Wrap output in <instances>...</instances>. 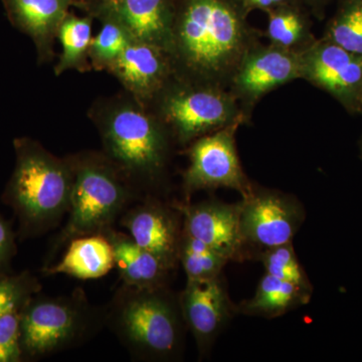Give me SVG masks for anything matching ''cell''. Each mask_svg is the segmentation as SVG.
<instances>
[{
	"label": "cell",
	"mask_w": 362,
	"mask_h": 362,
	"mask_svg": "<svg viewBox=\"0 0 362 362\" xmlns=\"http://www.w3.org/2000/svg\"><path fill=\"white\" fill-rule=\"evenodd\" d=\"M245 42L242 23L221 0H183L173 11L169 54L177 78L209 85L237 63Z\"/></svg>",
	"instance_id": "cell-1"
},
{
	"label": "cell",
	"mask_w": 362,
	"mask_h": 362,
	"mask_svg": "<svg viewBox=\"0 0 362 362\" xmlns=\"http://www.w3.org/2000/svg\"><path fill=\"white\" fill-rule=\"evenodd\" d=\"M88 117L99 132L102 152L136 189L160 175L169 133L147 107L123 90L96 100Z\"/></svg>",
	"instance_id": "cell-2"
},
{
	"label": "cell",
	"mask_w": 362,
	"mask_h": 362,
	"mask_svg": "<svg viewBox=\"0 0 362 362\" xmlns=\"http://www.w3.org/2000/svg\"><path fill=\"white\" fill-rule=\"evenodd\" d=\"M16 166L4 199L13 207L25 235L56 228L70 207L73 171L68 156H54L37 140H13Z\"/></svg>",
	"instance_id": "cell-3"
},
{
	"label": "cell",
	"mask_w": 362,
	"mask_h": 362,
	"mask_svg": "<svg viewBox=\"0 0 362 362\" xmlns=\"http://www.w3.org/2000/svg\"><path fill=\"white\" fill-rule=\"evenodd\" d=\"M68 158L73 171L68 220L52 243L51 257L73 240L108 232L137 197V189L103 152Z\"/></svg>",
	"instance_id": "cell-4"
},
{
	"label": "cell",
	"mask_w": 362,
	"mask_h": 362,
	"mask_svg": "<svg viewBox=\"0 0 362 362\" xmlns=\"http://www.w3.org/2000/svg\"><path fill=\"white\" fill-rule=\"evenodd\" d=\"M123 284L105 310V324L110 327L131 356L140 361H162L180 350V302L165 290Z\"/></svg>",
	"instance_id": "cell-5"
},
{
	"label": "cell",
	"mask_w": 362,
	"mask_h": 362,
	"mask_svg": "<svg viewBox=\"0 0 362 362\" xmlns=\"http://www.w3.org/2000/svg\"><path fill=\"white\" fill-rule=\"evenodd\" d=\"M103 324L105 310L93 306L82 289L33 298L21 310V349L30 356L57 354L85 342Z\"/></svg>",
	"instance_id": "cell-6"
},
{
	"label": "cell",
	"mask_w": 362,
	"mask_h": 362,
	"mask_svg": "<svg viewBox=\"0 0 362 362\" xmlns=\"http://www.w3.org/2000/svg\"><path fill=\"white\" fill-rule=\"evenodd\" d=\"M169 134L181 143L206 135L223 125L232 115V106L223 94L209 84L173 76L147 107Z\"/></svg>",
	"instance_id": "cell-7"
},
{
	"label": "cell",
	"mask_w": 362,
	"mask_h": 362,
	"mask_svg": "<svg viewBox=\"0 0 362 362\" xmlns=\"http://www.w3.org/2000/svg\"><path fill=\"white\" fill-rule=\"evenodd\" d=\"M304 214L297 202L274 192H254L240 204V223L246 244L264 247L292 243Z\"/></svg>",
	"instance_id": "cell-8"
},
{
	"label": "cell",
	"mask_w": 362,
	"mask_h": 362,
	"mask_svg": "<svg viewBox=\"0 0 362 362\" xmlns=\"http://www.w3.org/2000/svg\"><path fill=\"white\" fill-rule=\"evenodd\" d=\"M190 164L185 175L187 192L226 187L251 194L240 166L232 133L221 131L195 140L189 149Z\"/></svg>",
	"instance_id": "cell-9"
},
{
	"label": "cell",
	"mask_w": 362,
	"mask_h": 362,
	"mask_svg": "<svg viewBox=\"0 0 362 362\" xmlns=\"http://www.w3.org/2000/svg\"><path fill=\"white\" fill-rule=\"evenodd\" d=\"M123 90L148 107L175 76L170 54L156 45L133 40L108 71Z\"/></svg>",
	"instance_id": "cell-10"
},
{
	"label": "cell",
	"mask_w": 362,
	"mask_h": 362,
	"mask_svg": "<svg viewBox=\"0 0 362 362\" xmlns=\"http://www.w3.org/2000/svg\"><path fill=\"white\" fill-rule=\"evenodd\" d=\"M178 302L199 351H206L230 318V300L220 279L187 280Z\"/></svg>",
	"instance_id": "cell-11"
},
{
	"label": "cell",
	"mask_w": 362,
	"mask_h": 362,
	"mask_svg": "<svg viewBox=\"0 0 362 362\" xmlns=\"http://www.w3.org/2000/svg\"><path fill=\"white\" fill-rule=\"evenodd\" d=\"M183 233L221 252L228 259H239L246 245L240 230V204L206 202L182 206Z\"/></svg>",
	"instance_id": "cell-12"
},
{
	"label": "cell",
	"mask_w": 362,
	"mask_h": 362,
	"mask_svg": "<svg viewBox=\"0 0 362 362\" xmlns=\"http://www.w3.org/2000/svg\"><path fill=\"white\" fill-rule=\"evenodd\" d=\"M119 223L140 247L175 267L183 233L175 213L161 204L147 201L128 207Z\"/></svg>",
	"instance_id": "cell-13"
},
{
	"label": "cell",
	"mask_w": 362,
	"mask_h": 362,
	"mask_svg": "<svg viewBox=\"0 0 362 362\" xmlns=\"http://www.w3.org/2000/svg\"><path fill=\"white\" fill-rule=\"evenodd\" d=\"M14 28L28 35L37 52V64L51 63L62 21L70 13L74 0H1Z\"/></svg>",
	"instance_id": "cell-14"
},
{
	"label": "cell",
	"mask_w": 362,
	"mask_h": 362,
	"mask_svg": "<svg viewBox=\"0 0 362 362\" xmlns=\"http://www.w3.org/2000/svg\"><path fill=\"white\" fill-rule=\"evenodd\" d=\"M104 235L113 249L114 262L123 284L137 288L165 286L173 267L140 247L128 233L111 228Z\"/></svg>",
	"instance_id": "cell-15"
},
{
	"label": "cell",
	"mask_w": 362,
	"mask_h": 362,
	"mask_svg": "<svg viewBox=\"0 0 362 362\" xmlns=\"http://www.w3.org/2000/svg\"><path fill=\"white\" fill-rule=\"evenodd\" d=\"M110 13L122 21L133 39L170 52L173 11L169 0H122Z\"/></svg>",
	"instance_id": "cell-16"
},
{
	"label": "cell",
	"mask_w": 362,
	"mask_h": 362,
	"mask_svg": "<svg viewBox=\"0 0 362 362\" xmlns=\"http://www.w3.org/2000/svg\"><path fill=\"white\" fill-rule=\"evenodd\" d=\"M310 73L319 84L337 96L350 98L362 90V57L331 42L315 52Z\"/></svg>",
	"instance_id": "cell-17"
},
{
	"label": "cell",
	"mask_w": 362,
	"mask_h": 362,
	"mask_svg": "<svg viewBox=\"0 0 362 362\" xmlns=\"http://www.w3.org/2000/svg\"><path fill=\"white\" fill-rule=\"evenodd\" d=\"M113 268L115 262L110 242L104 235H92L71 240L63 259L42 271L47 275L65 274L80 280H92L103 277Z\"/></svg>",
	"instance_id": "cell-18"
},
{
	"label": "cell",
	"mask_w": 362,
	"mask_h": 362,
	"mask_svg": "<svg viewBox=\"0 0 362 362\" xmlns=\"http://www.w3.org/2000/svg\"><path fill=\"white\" fill-rule=\"evenodd\" d=\"M297 68L294 58L284 52H259L245 64L238 83L247 94H263L294 77Z\"/></svg>",
	"instance_id": "cell-19"
},
{
	"label": "cell",
	"mask_w": 362,
	"mask_h": 362,
	"mask_svg": "<svg viewBox=\"0 0 362 362\" xmlns=\"http://www.w3.org/2000/svg\"><path fill=\"white\" fill-rule=\"evenodd\" d=\"M94 18L80 16L71 11L62 21L57 35L62 51L54 66L56 76L69 71L87 73L93 70L90 62V47L92 42V28Z\"/></svg>",
	"instance_id": "cell-20"
},
{
	"label": "cell",
	"mask_w": 362,
	"mask_h": 362,
	"mask_svg": "<svg viewBox=\"0 0 362 362\" xmlns=\"http://www.w3.org/2000/svg\"><path fill=\"white\" fill-rule=\"evenodd\" d=\"M312 289L266 274L256 294L244 303L242 311L250 315L277 317L309 301Z\"/></svg>",
	"instance_id": "cell-21"
},
{
	"label": "cell",
	"mask_w": 362,
	"mask_h": 362,
	"mask_svg": "<svg viewBox=\"0 0 362 362\" xmlns=\"http://www.w3.org/2000/svg\"><path fill=\"white\" fill-rule=\"evenodd\" d=\"M99 21L101 28L90 42V62L93 70L108 71L134 39L115 14H105Z\"/></svg>",
	"instance_id": "cell-22"
},
{
	"label": "cell",
	"mask_w": 362,
	"mask_h": 362,
	"mask_svg": "<svg viewBox=\"0 0 362 362\" xmlns=\"http://www.w3.org/2000/svg\"><path fill=\"white\" fill-rule=\"evenodd\" d=\"M178 259L185 269L187 280H204L220 276L221 271L230 259L206 246L204 243L182 233Z\"/></svg>",
	"instance_id": "cell-23"
},
{
	"label": "cell",
	"mask_w": 362,
	"mask_h": 362,
	"mask_svg": "<svg viewBox=\"0 0 362 362\" xmlns=\"http://www.w3.org/2000/svg\"><path fill=\"white\" fill-rule=\"evenodd\" d=\"M262 262L265 266L266 274L312 289L303 268L298 262L292 243L266 250Z\"/></svg>",
	"instance_id": "cell-24"
},
{
	"label": "cell",
	"mask_w": 362,
	"mask_h": 362,
	"mask_svg": "<svg viewBox=\"0 0 362 362\" xmlns=\"http://www.w3.org/2000/svg\"><path fill=\"white\" fill-rule=\"evenodd\" d=\"M40 289L42 286L37 279L28 273L18 276L0 273V317L23 309L33 299V295L40 293Z\"/></svg>",
	"instance_id": "cell-25"
},
{
	"label": "cell",
	"mask_w": 362,
	"mask_h": 362,
	"mask_svg": "<svg viewBox=\"0 0 362 362\" xmlns=\"http://www.w3.org/2000/svg\"><path fill=\"white\" fill-rule=\"evenodd\" d=\"M331 39L345 51L362 57V4L352 6L338 18Z\"/></svg>",
	"instance_id": "cell-26"
},
{
	"label": "cell",
	"mask_w": 362,
	"mask_h": 362,
	"mask_svg": "<svg viewBox=\"0 0 362 362\" xmlns=\"http://www.w3.org/2000/svg\"><path fill=\"white\" fill-rule=\"evenodd\" d=\"M21 310L9 312L0 317V362H14L21 359L23 354L21 343Z\"/></svg>",
	"instance_id": "cell-27"
},
{
	"label": "cell",
	"mask_w": 362,
	"mask_h": 362,
	"mask_svg": "<svg viewBox=\"0 0 362 362\" xmlns=\"http://www.w3.org/2000/svg\"><path fill=\"white\" fill-rule=\"evenodd\" d=\"M302 35V23L293 13L274 16L269 23V35L274 42L290 47L294 45Z\"/></svg>",
	"instance_id": "cell-28"
},
{
	"label": "cell",
	"mask_w": 362,
	"mask_h": 362,
	"mask_svg": "<svg viewBox=\"0 0 362 362\" xmlns=\"http://www.w3.org/2000/svg\"><path fill=\"white\" fill-rule=\"evenodd\" d=\"M16 254L14 235L11 226L0 216V273H6V269Z\"/></svg>",
	"instance_id": "cell-29"
},
{
	"label": "cell",
	"mask_w": 362,
	"mask_h": 362,
	"mask_svg": "<svg viewBox=\"0 0 362 362\" xmlns=\"http://www.w3.org/2000/svg\"><path fill=\"white\" fill-rule=\"evenodd\" d=\"M122 0H74V6L84 11L88 16L99 20L114 11Z\"/></svg>",
	"instance_id": "cell-30"
},
{
	"label": "cell",
	"mask_w": 362,
	"mask_h": 362,
	"mask_svg": "<svg viewBox=\"0 0 362 362\" xmlns=\"http://www.w3.org/2000/svg\"><path fill=\"white\" fill-rule=\"evenodd\" d=\"M252 4H257L259 6H270L272 4H278V2L282 1V0H249Z\"/></svg>",
	"instance_id": "cell-31"
}]
</instances>
